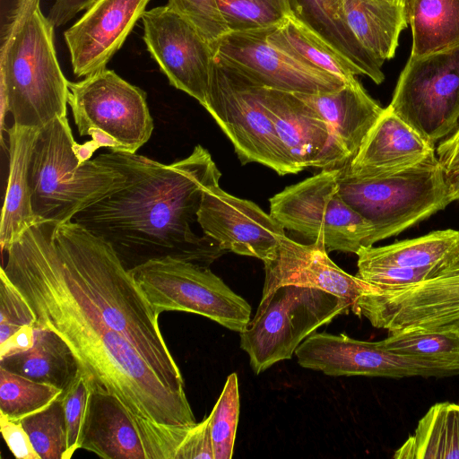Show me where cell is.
Returning <instances> with one entry per match:
<instances>
[{"instance_id":"30","label":"cell","mask_w":459,"mask_h":459,"mask_svg":"<svg viewBox=\"0 0 459 459\" xmlns=\"http://www.w3.org/2000/svg\"><path fill=\"white\" fill-rule=\"evenodd\" d=\"M403 8L412 32L411 56L459 47V0H403Z\"/></svg>"},{"instance_id":"4","label":"cell","mask_w":459,"mask_h":459,"mask_svg":"<svg viewBox=\"0 0 459 459\" xmlns=\"http://www.w3.org/2000/svg\"><path fill=\"white\" fill-rule=\"evenodd\" d=\"M40 0H18L1 48V134L5 115L13 124L40 129L66 117L69 87L54 44V25Z\"/></svg>"},{"instance_id":"42","label":"cell","mask_w":459,"mask_h":459,"mask_svg":"<svg viewBox=\"0 0 459 459\" xmlns=\"http://www.w3.org/2000/svg\"><path fill=\"white\" fill-rule=\"evenodd\" d=\"M0 429L4 442L15 458L39 459L21 421L11 420L0 413Z\"/></svg>"},{"instance_id":"10","label":"cell","mask_w":459,"mask_h":459,"mask_svg":"<svg viewBox=\"0 0 459 459\" xmlns=\"http://www.w3.org/2000/svg\"><path fill=\"white\" fill-rule=\"evenodd\" d=\"M68 105L81 136L97 150L136 153L151 137L152 118L146 93L108 68L69 82Z\"/></svg>"},{"instance_id":"12","label":"cell","mask_w":459,"mask_h":459,"mask_svg":"<svg viewBox=\"0 0 459 459\" xmlns=\"http://www.w3.org/2000/svg\"><path fill=\"white\" fill-rule=\"evenodd\" d=\"M388 107L432 143L459 121V47L410 56Z\"/></svg>"},{"instance_id":"14","label":"cell","mask_w":459,"mask_h":459,"mask_svg":"<svg viewBox=\"0 0 459 459\" xmlns=\"http://www.w3.org/2000/svg\"><path fill=\"white\" fill-rule=\"evenodd\" d=\"M298 363L328 376H367L403 378L459 376V363L401 354L378 342L353 339L344 333L315 332L295 351Z\"/></svg>"},{"instance_id":"18","label":"cell","mask_w":459,"mask_h":459,"mask_svg":"<svg viewBox=\"0 0 459 459\" xmlns=\"http://www.w3.org/2000/svg\"><path fill=\"white\" fill-rule=\"evenodd\" d=\"M263 103L299 172L341 169L349 163L325 120L296 93L261 86Z\"/></svg>"},{"instance_id":"31","label":"cell","mask_w":459,"mask_h":459,"mask_svg":"<svg viewBox=\"0 0 459 459\" xmlns=\"http://www.w3.org/2000/svg\"><path fill=\"white\" fill-rule=\"evenodd\" d=\"M394 458L459 459V405L449 402L432 405Z\"/></svg>"},{"instance_id":"5","label":"cell","mask_w":459,"mask_h":459,"mask_svg":"<svg viewBox=\"0 0 459 459\" xmlns=\"http://www.w3.org/2000/svg\"><path fill=\"white\" fill-rule=\"evenodd\" d=\"M78 144L67 117L39 129L30 161L31 204L39 222L72 221L80 211L122 187L125 175Z\"/></svg>"},{"instance_id":"33","label":"cell","mask_w":459,"mask_h":459,"mask_svg":"<svg viewBox=\"0 0 459 459\" xmlns=\"http://www.w3.org/2000/svg\"><path fill=\"white\" fill-rule=\"evenodd\" d=\"M384 349L443 362L459 363V333L411 330L378 342Z\"/></svg>"},{"instance_id":"36","label":"cell","mask_w":459,"mask_h":459,"mask_svg":"<svg viewBox=\"0 0 459 459\" xmlns=\"http://www.w3.org/2000/svg\"><path fill=\"white\" fill-rule=\"evenodd\" d=\"M21 422L39 459H66V428L59 400Z\"/></svg>"},{"instance_id":"43","label":"cell","mask_w":459,"mask_h":459,"mask_svg":"<svg viewBox=\"0 0 459 459\" xmlns=\"http://www.w3.org/2000/svg\"><path fill=\"white\" fill-rule=\"evenodd\" d=\"M97 0H56L52 5L48 18L54 25L59 27L67 23L78 13L87 10Z\"/></svg>"},{"instance_id":"2","label":"cell","mask_w":459,"mask_h":459,"mask_svg":"<svg viewBox=\"0 0 459 459\" xmlns=\"http://www.w3.org/2000/svg\"><path fill=\"white\" fill-rule=\"evenodd\" d=\"M98 157L121 171L126 183L72 221L108 243L126 270L165 257L209 266L226 252L192 230L204 189L221 176L205 148L196 145L169 164L128 152Z\"/></svg>"},{"instance_id":"26","label":"cell","mask_w":459,"mask_h":459,"mask_svg":"<svg viewBox=\"0 0 459 459\" xmlns=\"http://www.w3.org/2000/svg\"><path fill=\"white\" fill-rule=\"evenodd\" d=\"M0 366L34 381L65 392L81 368L65 342L52 330L34 327V342L29 350L4 358Z\"/></svg>"},{"instance_id":"23","label":"cell","mask_w":459,"mask_h":459,"mask_svg":"<svg viewBox=\"0 0 459 459\" xmlns=\"http://www.w3.org/2000/svg\"><path fill=\"white\" fill-rule=\"evenodd\" d=\"M296 94L325 120L349 162L384 110L359 82L333 91Z\"/></svg>"},{"instance_id":"16","label":"cell","mask_w":459,"mask_h":459,"mask_svg":"<svg viewBox=\"0 0 459 459\" xmlns=\"http://www.w3.org/2000/svg\"><path fill=\"white\" fill-rule=\"evenodd\" d=\"M147 49L169 83L205 105L213 50L196 28L168 4L142 16Z\"/></svg>"},{"instance_id":"32","label":"cell","mask_w":459,"mask_h":459,"mask_svg":"<svg viewBox=\"0 0 459 459\" xmlns=\"http://www.w3.org/2000/svg\"><path fill=\"white\" fill-rule=\"evenodd\" d=\"M63 391L34 381L0 366V413L21 421L60 399Z\"/></svg>"},{"instance_id":"25","label":"cell","mask_w":459,"mask_h":459,"mask_svg":"<svg viewBox=\"0 0 459 459\" xmlns=\"http://www.w3.org/2000/svg\"><path fill=\"white\" fill-rule=\"evenodd\" d=\"M293 15L344 55L375 83L385 75L383 62L369 53L348 27L341 0H290Z\"/></svg>"},{"instance_id":"28","label":"cell","mask_w":459,"mask_h":459,"mask_svg":"<svg viewBox=\"0 0 459 459\" xmlns=\"http://www.w3.org/2000/svg\"><path fill=\"white\" fill-rule=\"evenodd\" d=\"M356 255L358 267H436L448 264L459 256V231L437 230L388 246L362 247Z\"/></svg>"},{"instance_id":"20","label":"cell","mask_w":459,"mask_h":459,"mask_svg":"<svg viewBox=\"0 0 459 459\" xmlns=\"http://www.w3.org/2000/svg\"><path fill=\"white\" fill-rule=\"evenodd\" d=\"M264 264L263 294L283 285L311 287L330 292L352 307L362 295L379 290L336 265L321 242L301 244L285 235Z\"/></svg>"},{"instance_id":"6","label":"cell","mask_w":459,"mask_h":459,"mask_svg":"<svg viewBox=\"0 0 459 459\" xmlns=\"http://www.w3.org/2000/svg\"><path fill=\"white\" fill-rule=\"evenodd\" d=\"M339 191L374 227L373 245L398 235L451 203L446 174L437 157L385 176L354 177L341 168Z\"/></svg>"},{"instance_id":"44","label":"cell","mask_w":459,"mask_h":459,"mask_svg":"<svg viewBox=\"0 0 459 459\" xmlns=\"http://www.w3.org/2000/svg\"><path fill=\"white\" fill-rule=\"evenodd\" d=\"M437 154L445 174L459 170V127L451 136L439 143Z\"/></svg>"},{"instance_id":"37","label":"cell","mask_w":459,"mask_h":459,"mask_svg":"<svg viewBox=\"0 0 459 459\" xmlns=\"http://www.w3.org/2000/svg\"><path fill=\"white\" fill-rule=\"evenodd\" d=\"M91 382V379L80 370L74 382L63 392L59 399L66 428V459H70L80 449Z\"/></svg>"},{"instance_id":"21","label":"cell","mask_w":459,"mask_h":459,"mask_svg":"<svg viewBox=\"0 0 459 459\" xmlns=\"http://www.w3.org/2000/svg\"><path fill=\"white\" fill-rule=\"evenodd\" d=\"M434 157V143L387 106L357 154L342 169L354 177L385 176L411 169Z\"/></svg>"},{"instance_id":"34","label":"cell","mask_w":459,"mask_h":459,"mask_svg":"<svg viewBox=\"0 0 459 459\" xmlns=\"http://www.w3.org/2000/svg\"><path fill=\"white\" fill-rule=\"evenodd\" d=\"M230 31L267 30L293 15L290 0H217Z\"/></svg>"},{"instance_id":"27","label":"cell","mask_w":459,"mask_h":459,"mask_svg":"<svg viewBox=\"0 0 459 459\" xmlns=\"http://www.w3.org/2000/svg\"><path fill=\"white\" fill-rule=\"evenodd\" d=\"M341 4L357 40L383 63L393 58L407 26L403 4L385 0H341Z\"/></svg>"},{"instance_id":"15","label":"cell","mask_w":459,"mask_h":459,"mask_svg":"<svg viewBox=\"0 0 459 459\" xmlns=\"http://www.w3.org/2000/svg\"><path fill=\"white\" fill-rule=\"evenodd\" d=\"M267 30L230 31L212 45L213 56L268 89L313 94L347 84L273 45Z\"/></svg>"},{"instance_id":"8","label":"cell","mask_w":459,"mask_h":459,"mask_svg":"<svg viewBox=\"0 0 459 459\" xmlns=\"http://www.w3.org/2000/svg\"><path fill=\"white\" fill-rule=\"evenodd\" d=\"M204 108L242 163L256 162L281 176L299 172L263 103L261 85L215 57Z\"/></svg>"},{"instance_id":"7","label":"cell","mask_w":459,"mask_h":459,"mask_svg":"<svg viewBox=\"0 0 459 459\" xmlns=\"http://www.w3.org/2000/svg\"><path fill=\"white\" fill-rule=\"evenodd\" d=\"M350 308L351 303L320 289L280 286L262 295L255 316L239 333L240 347L260 374L291 359L305 339Z\"/></svg>"},{"instance_id":"40","label":"cell","mask_w":459,"mask_h":459,"mask_svg":"<svg viewBox=\"0 0 459 459\" xmlns=\"http://www.w3.org/2000/svg\"><path fill=\"white\" fill-rule=\"evenodd\" d=\"M448 264L431 268L358 267L356 276L379 290H394L428 280L438 273Z\"/></svg>"},{"instance_id":"11","label":"cell","mask_w":459,"mask_h":459,"mask_svg":"<svg viewBox=\"0 0 459 459\" xmlns=\"http://www.w3.org/2000/svg\"><path fill=\"white\" fill-rule=\"evenodd\" d=\"M146 299L160 315L195 313L240 333L250 320L251 307L209 266L165 257L130 270Z\"/></svg>"},{"instance_id":"3","label":"cell","mask_w":459,"mask_h":459,"mask_svg":"<svg viewBox=\"0 0 459 459\" xmlns=\"http://www.w3.org/2000/svg\"><path fill=\"white\" fill-rule=\"evenodd\" d=\"M50 224L65 267L108 325L134 345L169 387L186 394L180 369L159 326L160 315L111 246L73 221Z\"/></svg>"},{"instance_id":"24","label":"cell","mask_w":459,"mask_h":459,"mask_svg":"<svg viewBox=\"0 0 459 459\" xmlns=\"http://www.w3.org/2000/svg\"><path fill=\"white\" fill-rule=\"evenodd\" d=\"M8 134L9 174L1 214L0 245L7 251L23 232L38 223L31 204L30 161L39 129L16 124Z\"/></svg>"},{"instance_id":"13","label":"cell","mask_w":459,"mask_h":459,"mask_svg":"<svg viewBox=\"0 0 459 459\" xmlns=\"http://www.w3.org/2000/svg\"><path fill=\"white\" fill-rule=\"evenodd\" d=\"M351 310L392 333H459V256L433 277L394 290L362 295Z\"/></svg>"},{"instance_id":"45","label":"cell","mask_w":459,"mask_h":459,"mask_svg":"<svg viewBox=\"0 0 459 459\" xmlns=\"http://www.w3.org/2000/svg\"><path fill=\"white\" fill-rule=\"evenodd\" d=\"M34 327L24 325L5 342L0 344V360L31 348L34 342Z\"/></svg>"},{"instance_id":"19","label":"cell","mask_w":459,"mask_h":459,"mask_svg":"<svg viewBox=\"0 0 459 459\" xmlns=\"http://www.w3.org/2000/svg\"><path fill=\"white\" fill-rule=\"evenodd\" d=\"M151 0H97L64 32L74 74L87 77L107 68Z\"/></svg>"},{"instance_id":"38","label":"cell","mask_w":459,"mask_h":459,"mask_svg":"<svg viewBox=\"0 0 459 459\" xmlns=\"http://www.w3.org/2000/svg\"><path fill=\"white\" fill-rule=\"evenodd\" d=\"M167 4L192 23L211 46L230 32L217 0H169Z\"/></svg>"},{"instance_id":"47","label":"cell","mask_w":459,"mask_h":459,"mask_svg":"<svg viewBox=\"0 0 459 459\" xmlns=\"http://www.w3.org/2000/svg\"><path fill=\"white\" fill-rule=\"evenodd\" d=\"M385 1L394 3V4H403V0H385Z\"/></svg>"},{"instance_id":"1","label":"cell","mask_w":459,"mask_h":459,"mask_svg":"<svg viewBox=\"0 0 459 459\" xmlns=\"http://www.w3.org/2000/svg\"><path fill=\"white\" fill-rule=\"evenodd\" d=\"M1 270L33 313L35 326L57 333L91 382L117 397L160 459L175 454L196 420L186 394L169 387L134 345L113 330L65 267L49 221L38 222L6 251Z\"/></svg>"},{"instance_id":"39","label":"cell","mask_w":459,"mask_h":459,"mask_svg":"<svg viewBox=\"0 0 459 459\" xmlns=\"http://www.w3.org/2000/svg\"><path fill=\"white\" fill-rule=\"evenodd\" d=\"M24 325L35 326L33 313L0 270V344Z\"/></svg>"},{"instance_id":"29","label":"cell","mask_w":459,"mask_h":459,"mask_svg":"<svg viewBox=\"0 0 459 459\" xmlns=\"http://www.w3.org/2000/svg\"><path fill=\"white\" fill-rule=\"evenodd\" d=\"M267 39L275 47L296 58L329 73L347 84L359 82V69L316 32L294 15L267 30Z\"/></svg>"},{"instance_id":"22","label":"cell","mask_w":459,"mask_h":459,"mask_svg":"<svg viewBox=\"0 0 459 459\" xmlns=\"http://www.w3.org/2000/svg\"><path fill=\"white\" fill-rule=\"evenodd\" d=\"M80 448L105 459H159L125 406L93 382H91Z\"/></svg>"},{"instance_id":"17","label":"cell","mask_w":459,"mask_h":459,"mask_svg":"<svg viewBox=\"0 0 459 459\" xmlns=\"http://www.w3.org/2000/svg\"><path fill=\"white\" fill-rule=\"evenodd\" d=\"M204 235L225 251L263 262L273 255L284 228L255 203L225 192L219 183L206 187L197 213Z\"/></svg>"},{"instance_id":"41","label":"cell","mask_w":459,"mask_h":459,"mask_svg":"<svg viewBox=\"0 0 459 459\" xmlns=\"http://www.w3.org/2000/svg\"><path fill=\"white\" fill-rule=\"evenodd\" d=\"M214 459L209 416L194 425L176 459Z\"/></svg>"},{"instance_id":"35","label":"cell","mask_w":459,"mask_h":459,"mask_svg":"<svg viewBox=\"0 0 459 459\" xmlns=\"http://www.w3.org/2000/svg\"><path fill=\"white\" fill-rule=\"evenodd\" d=\"M239 418L238 379L231 373L209 415L214 459H230Z\"/></svg>"},{"instance_id":"9","label":"cell","mask_w":459,"mask_h":459,"mask_svg":"<svg viewBox=\"0 0 459 459\" xmlns=\"http://www.w3.org/2000/svg\"><path fill=\"white\" fill-rule=\"evenodd\" d=\"M341 169H322L270 198V214L284 228L326 251L355 253L371 247L374 227L355 212L339 191Z\"/></svg>"},{"instance_id":"46","label":"cell","mask_w":459,"mask_h":459,"mask_svg":"<svg viewBox=\"0 0 459 459\" xmlns=\"http://www.w3.org/2000/svg\"><path fill=\"white\" fill-rule=\"evenodd\" d=\"M446 181L450 202L459 200V170L446 174Z\"/></svg>"}]
</instances>
